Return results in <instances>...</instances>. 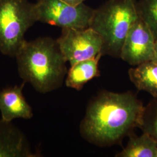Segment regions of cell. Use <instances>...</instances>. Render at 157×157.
<instances>
[{"label": "cell", "mask_w": 157, "mask_h": 157, "mask_svg": "<svg viewBox=\"0 0 157 157\" xmlns=\"http://www.w3.org/2000/svg\"><path fill=\"white\" fill-rule=\"evenodd\" d=\"M144 109L133 92L101 91L89 102L79 132L84 140L104 147L121 144L140 128Z\"/></svg>", "instance_id": "obj_1"}, {"label": "cell", "mask_w": 157, "mask_h": 157, "mask_svg": "<svg viewBox=\"0 0 157 157\" xmlns=\"http://www.w3.org/2000/svg\"><path fill=\"white\" fill-rule=\"evenodd\" d=\"M23 82L46 94L62 87L67 73V61L56 40L39 37L25 42L15 56Z\"/></svg>", "instance_id": "obj_2"}, {"label": "cell", "mask_w": 157, "mask_h": 157, "mask_svg": "<svg viewBox=\"0 0 157 157\" xmlns=\"http://www.w3.org/2000/svg\"><path fill=\"white\" fill-rule=\"evenodd\" d=\"M137 0H107L94 10L89 28L101 36L102 56L120 58L124 41L139 18Z\"/></svg>", "instance_id": "obj_3"}, {"label": "cell", "mask_w": 157, "mask_h": 157, "mask_svg": "<svg viewBox=\"0 0 157 157\" xmlns=\"http://www.w3.org/2000/svg\"><path fill=\"white\" fill-rule=\"evenodd\" d=\"M37 22L35 4L28 0H0V52L15 57L29 29Z\"/></svg>", "instance_id": "obj_4"}, {"label": "cell", "mask_w": 157, "mask_h": 157, "mask_svg": "<svg viewBox=\"0 0 157 157\" xmlns=\"http://www.w3.org/2000/svg\"><path fill=\"white\" fill-rule=\"evenodd\" d=\"M34 4L37 21L61 29L89 28L94 11L84 3L72 6L61 0H37Z\"/></svg>", "instance_id": "obj_5"}, {"label": "cell", "mask_w": 157, "mask_h": 157, "mask_svg": "<svg viewBox=\"0 0 157 157\" xmlns=\"http://www.w3.org/2000/svg\"><path fill=\"white\" fill-rule=\"evenodd\" d=\"M62 55L70 66L102 54L103 41L101 36L90 28L62 29L56 40Z\"/></svg>", "instance_id": "obj_6"}, {"label": "cell", "mask_w": 157, "mask_h": 157, "mask_svg": "<svg viewBox=\"0 0 157 157\" xmlns=\"http://www.w3.org/2000/svg\"><path fill=\"white\" fill-rule=\"evenodd\" d=\"M155 44V40L151 30L139 17L125 38L120 58L133 67L152 61Z\"/></svg>", "instance_id": "obj_7"}, {"label": "cell", "mask_w": 157, "mask_h": 157, "mask_svg": "<svg viewBox=\"0 0 157 157\" xmlns=\"http://www.w3.org/2000/svg\"><path fill=\"white\" fill-rule=\"evenodd\" d=\"M26 136L11 122L0 119V157H38Z\"/></svg>", "instance_id": "obj_8"}, {"label": "cell", "mask_w": 157, "mask_h": 157, "mask_svg": "<svg viewBox=\"0 0 157 157\" xmlns=\"http://www.w3.org/2000/svg\"><path fill=\"white\" fill-rule=\"evenodd\" d=\"M25 82L20 85L8 86L0 90V112L1 119L11 122L15 119L33 118L32 108L25 98L23 89Z\"/></svg>", "instance_id": "obj_9"}, {"label": "cell", "mask_w": 157, "mask_h": 157, "mask_svg": "<svg viewBox=\"0 0 157 157\" xmlns=\"http://www.w3.org/2000/svg\"><path fill=\"white\" fill-rule=\"evenodd\" d=\"M102 56V54H100L94 58L80 61L71 66L65 80L66 86L80 91L88 82L100 76L98 65Z\"/></svg>", "instance_id": "obj_10"}, {"label": "cell", "mask_w": 157, "mask_h": 157, "mask_svg": "<svg viewBox=\"0 0 157 157\" xmlns=\"http://www.w3.org/2000/svg\"><path fill=\"white\" fill-rule=\"evenodd\" d=\"M129 78L140 91H146L157 98V63L153 61L144 62L128 71Z\"/></svg>", "instance_id": "obj_11"}, {"label": "cell", "mask_w": 157, "mask_h": 157, "mask_svg": "<svg viewBox=\"0 0 157 157\" xmlns=\"http://www.w3.org/2000/svg\"><path fill=\"white\" fill-rule=\"evenodd\" d=\"M157 141L151 136L143 133L141 136L135 133L129 136V140L116 157H156Z\"/></svg>", "instance_id": "obj_12"}, {"label": "cell", "mask_w": 157, "mask_h": 157, "mask_svg": "<svg viewBox=\"0 0 157 157\" xmlns=\"http://www.w3.org/2000/svg\"><path fill=\"white\" fill-rule=\"evenodd\" d=\"M137 11L141 19L146 23L157 40V0H139Z\"/></svg>", "instance_id": "obj_13"}, {"label": "cell", "mask_w": 157, "mask_h": 157, "mask_svg": "<svg viewBox=\"0 0 157 157\" xmlns=\"http://www.w3.org/2000/svg\"><path fill=\"white\" fill-rule=\"evenodd\" d=\"M140 129L157 141V98H153L144 107Z\"/></svg>", "instance_id": "obj_14"}, {"label": "cell", "mask_w": 157, "mask_h": 157, "mask_svg": "<svg viewBox=\"0 0 157 157\" xmlns=\"http://www.w3.org/2000/svg\"><path fill=\"white\" fill-rule=\"evenodd\" d=\"M63 2L72 6H78L84 3L86 0H61Z\"/></svg>", "instance_id": "obj_15"}, {"label": "cell", "mask_w": 157, "mask_h": 157, "mask_svg": "<svg viewBox=\"0 0 157 157\" xmlns=\"http://www.w3.org/2000/svg\"><path fill=\"white\" fill-rule=\"evenodd\" d=\"M154 62H155L157 63V40L155 41V50H154V58L152 60Z\"/></svg>", "instance_id": "obj_16"}, {"label": "cell", "mask_w": 157, "mask_h": 157, "mask_svg": "<svg viewBox=\"0 0 157 157\" xmlns=\"http://www.w3.org/2000/svg\"><path fill=\"white\" fill-rule=\"evenodd\" d=\"M156 157H157V154H156Z\"/></svg>", "instance_id": "obj_17"}]
</instances>
